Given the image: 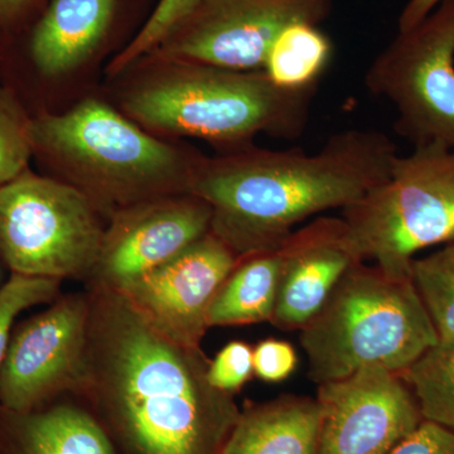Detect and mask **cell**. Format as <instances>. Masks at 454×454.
Here are the masks:
<instances>
[{
    "label": "cell",
    "instance_id": "5bb4252c",
    "mask_svg": "<svg viewBox=\"0 0 454 454\" xmlns=\"http://www.w3.org/2000/svg\"><path fill=\"white\" fill-rule=\"evenodd\" d=\"M280 271L270 324L301 330L321 309L349 268L364 262L342 217L319 216L279 247Z\"/></svg>",
    "mask_w": 454,
    "mask_h": 454
},
{
    "label": "cell",
    "instance_id": "2e32d148",
    "mask_svg": "<svg viewBox=\"0 0 454 454\" xmlns=\"http://www.w3.org/2000/svg\"><path fill=\"white\" fill-rule=\"evenodd\" d=\"M319 427L317 399L288 394L241 411L221 454H318Z\"/></svg>",
    "mask_w": 454,
    "mask_h": 454
},
{
    "label": "cell",
    "instance_id": "9c48e42d",
    "mask_svg": "<svg viewBox=\"0 0 454 454\" xmlns=\"http://www.w3.org/2000/svg\"><path fill=\"white\" fill-rule=\"evenodd\" d=\"M333 7V0H200L146 56L223 70H262L283 29L294 23L319 25Z\"/></svg>",
    "mask_w": 454,
    "mask_h": 454
},
{
    "label": "cell",
    "instance_id": "277c9868",
    "mask_svg": "<svg viewBox=\"0 0 454 454\" xmlns=\"http://www.w3.org/2000/svg\"><path fill=\"white\" fill-rule=\"evenodd\" d=\"M300 342L317 385L380 365L404 372L439 343L411 276L357 262L301 328Z\"/></svg>",
    "mask_w": 454,
    "mask_h": 454
},
{
    "label": "cell",
    "instance_id": "ac0fdd59",
    "mask_svg": "<svg viewBox=\"0 0 454 454\" xmlns=\"http://www.w3.org/2000/svg\"><path fill=\"white\" fill-rule=\"evenodd\" d=\"M279 271L278 249L239 260L212 301L207 313L208 328L270 322Z\"/></svg>",
    "mask_w": 454,
    "mask_h": 454
},
{
    "label": "cell",
    "instance_id": "8fae6325",
    "mask_svg": "<svg viewBox=\"0 0 454 454\" xmlns=\"http://www.w3.org/2000/svg\"><path fill=\"white\" fill-rule=\"evenodd\" d=\"M316 399L318 454H391L424 420L402 376L380 365L318 385Z\"/></svg>",
    "mask_w": 454,
    "mask_h": 454
},
{
    "label": "cell",
    "instance_id": "4316f807",
    "mask_svg": "<svg viewBox=\"0 0 454 454\" xmlns=\"http://www.w3.org/2000/svg\"><path fill=\"white\" fill-rule=\"evenodd\" d=\"M391 454H454V432L437 423L423 420Z\"/></svg>",
    "mask_w": 454,
    "mask_h": 454
},
{
    "label": "cell",
    "instance_id": "603a6c76",
    "mask_svg": "<svg viewBox=\"0 0 454 454\" xmlns=\"http://www.w3.org/2000/svg\"><path fill=\"white\" fill-rule=\"evenodd\" d=\"M199 2L200 0H160L138 35L125 47L121 55L114 59L110 65V71L114 74L121 73L125 68L136 64L138 59L149 55L163 40L164 35Z\"/></svg>",
    "mask_w": 454,
    "mask_h": 454
},
{
    "label": "cell",
    "instance_id": "7c38bea8",
    "mask_svg": "<svg viewBox=\"0 0 454 454\" xmlns=\"http://www.w3.org/2000/svg\"><path fill=\"white\" fill-rule=\"evenodd\" d=\"M211 220L208 203L191 193L114 212L90 282L121 291L207 235Z\"/></svg>",
    "mask_w": 454,
    "mask_h": 454
},
{
    "label": "cell",
    "instance_id": "d6986e66",
    "mask_svg": "<svg viewBox=\"0 0 454 454\" xmlns=\"http://www.w3.org/2000/svg\"><path fill=\"white\" fill-rule=\"evenodd\" d=\"M333 51V42L316 25L294 23L273 42L262 70L279 88H315L330 64Z\"/></svg>",
    "mask_w": 454,
    "mask_h": 454
},
{
    "label": "cell",
    "instance_id": "5b68a950",
    "mask_svg": "<svg viewBox=\"0 0 454 454\" xmlns=\"http://www.w3.org/2000/svg\"><path fill=\"white\" fill-rule=\"evenodd\" d=\"M28 130L32 145L109 217L136 203L188 193L202 158L186 157L95 100L59 115L43 114L28 122Z\"/></svg>",
    "mask_w": 454,
    "mask_h": 454
},
{
    "label": "cell",
    "instance_id": "8992f818",
    "mask_svg": "<svg viewBox=\"0 0 454 454\" xmlns=\"http://www.w3.org/2000/svg\"><path fill=\"white\" fill-rule=\"evenodd\" d=\"M340 217L364 262L411 276L418 253L454 241V149L423 145L397 155L389 177Z\"/></svg>",
    "mask_w": 454,
    "mask_h": 454
},
{
    "label": "cell",
    "instance_id": "cb8c5ba5",
    "mask_svg": "<svg viewBox=\"0 0 454 454\" xmlns=\"http://www.w3.org/2000/svg\"><path fill=\"white\" fill-rule=\"evenodd\" d=\"M28 122L7 98L0 97V186L26 172L33 148Z\"/></svg>",
    "mask_w": 454,
    "mask_h": 454
},
{
    "label": "cell",
    "instance_id": "3957f363",
    "mask_svg": "<svg viewBox=\"0 0 454 454\" xmlns=\"http://www.w3.org/2000/svg\"><path fill=\"white\" fill-rule=\"evenodd\" d=\"M163 73L125 97L128 115L148 129L196 137L232 146H252L267 133L295 138L303 133L315 88H279L264 70L232 71L210 66L164 62Z\"/></svg>",
    "mask_w": 454,
    "mask_h": 454
},
{
    "label": "cell",
    "instance_id": "44dd1931",
    "mask_svg": "<svg viewBox=\"0 0 454 454\" xmlns=\"http://www.w3.org/2000/svg\"><path fill=\"white\" fill-rule=\"evenodd\" d=\"M411 279L437 330L439 343L454 342V241L414 259Z\"/></svg>",
    "mask_w": 454,
    "mask_h": 454
},
{
    "label": "cell",
    "instance_id": "484cf974",
    "mask_svg": "<svg viewBox=\"0 0 454 454\" xmlns=\"http://www.w3.org/2000/svg\"><path fill=\"white\" fill-rule=\"evenodd\" d=\"M298 365L297 352L288 340L267 339L253 348L254 375L265 382H282Z\"/></svg>",
    "mask_w": 454,
    "mask_h": 454
},
{
    "label": "cell",
    "instance_id": "ba28073f",
    "mask_svg": "<svg viewBox=\"0 0 454 454\" xmlns=\"http://www.w3.org/2000/svg\"><path fill=\"white\" fill-rule=\"evenodd\" d=\"M365 85L393 104L396 131L414 146L454 149V0L399 32L373 59Z\"/></svg>",
    "mask_w": 454,
    "mask_h": 454
},
{
    "label": "cell",
    "instance_id": "4fadbf2b",
    "mask_svg": "<svg viewBox=\"0 0 454 454\" xmlns=\"http://www.w3.org/2000/svg\"><path fill=\"white\" fill-rule=\"evenodd\" d=\"M240 259L210 231L119 292L160 333L201 348L212 301Z\"/></svg>",
    "mask_w": 454,
    "mask_h": 454
},
{
    "label": "cell",
    "instance_id": "e0dca14e",
    "mask_svg": "<svg viewBox=\"0 0 454 454\" xmlns=\"http://www.w3.org/2000/svg\"><path fill=\"white\" fill-rule=\"evenodd\" d=\"M115 7L116 0H52L32 35L41 73L56 76L85 61L106 37Z\"/></svg>",
    "mask_w": 454,
    "mask_h": 454
},
{
    "label": "cell",
    "instance_id": "30bf717a",
    "mask_svg": "<svg viewBox=\"0 0 454 454\" xmlns=\"http://www.w3.org/2000/svg\"><path fill=\"white\" fill-rule=\"evenodd\" d=\"M89 298H57L49 309L17 325L0 370V405L29 411L61 394H80L86 376Z\"/></svg>",
    "mask_w": 454,
    "mask_h": 454
},
{
    "label": "cell",
    "instance_id": "83f0119b",
    "mask_svg": "<svg viewBox=\"0 0 454 454\" xmlns=\"http://www.w3.org/2000/svg\"><path fill=\"white\" fill-rule=\"evenodd\" d=\"M442 2L443 0H409L399 17V32L419 25Z\"/></svg>",
    "mask_w": 454,
    "mask_h": 454
},
{
    "label": "cell",
    "instance_id": "52a82bcc",
    "mask_svg": "<svg viewBox=\"0 0 454 454\" xmlns=\"http://www.w3.org/2000/svg\"><path fill=\"white\" fill-rule=\"evenodd\" d=\"M79 188L23 172L0 186V258L12 273L91 279L106 227Z\"/></svg>",
    "mask_w": 454,
    "mask_h": 454
},
{
    "label": "cell",
    "instance_id": "f1b7e54d",
    "mask_svg": "<svg viewBox=\"0 0 454 454\" xmlns=\"http://www.w3.org/2000/svg\"><path fill=\"white\" fill-rule=\"evenodd\" d=\"M33 0H0V22H11L31 5Z\"/></svg>",
    "mask_w": 454,
    "mask_h": 454
},
{
    "label": "cell",
    "instance_id": "6da1fadb",
    "mask_svg": "<svg viewBox=\"0 0 454 454\" xmlns=\"http://www.w3.org/2000/svg\"><path fill=\"white\" fill-rule=\"evenodd\" d=\"M80 395L118 454H221L240 409L215 389L210 360L160 333L116 289L90 282Z\"/></svg>",
    "mask_w": 454,
    "mask_h": 454
},
{
    "label": "cell",
    "instance_id": "7a4b0ae2",
    "mask_svg": "<svg viewBox=\"0 0 454 454\" xmlns=\"http://www.w3.org/2000/svg\"><path fill=\"white\" fill-rule=\"evenodd\" d=\"M397 155L387 134L365 129L334 134L313 154L252 145L201 158L188 193L208 203L212 234L245 258L279 249L298 223L358 201L389 177Z\"/></svg>",
    "mask_w": 454,
    "mask_h": 454
},
{
    "label": "cell",
    "instance_id": "ffe728a7",
    "mask_svg": "<svg viewBox=\"0 0 454 454\" xmlns=\"http://www.w3.org/2000/svg\"><path fill=\"white\" fill-rule=\"evenodd\" d=\"M400 376L413 393L424 420L454 432V342L438 343Z\"/></svg>",
    "mask_w": 454,
    "mask_h": 454
},
{
    "label": "cell",
    "instance_id": "9a60e30c",
    "mask_svg": "<svg viewBox=\"0 0 454 454\" xmlns=\"http://www.w3.org/2000/svg\"><path fill=\"white\" fill-rule=\"evenodd\" d=\"M52 403L29 411L0 405V454H118L89 409Z\"/></svg>",
    "mask_w": 454,
    "mask_h": 454
},
{
    "label": "cell",
    "instance_id": "d4e9b609",
    "mask_svg": "<svg viewBox=\"0 0 454 454\" xmlns=\"http://www.w3.org/2000/svg\"><path fill=\"white\" fill-rule=\"evenodd\" d=\"M253 348L245 340H231L221 349L208 366V381L223 393H239L252 379Z\"/></svg>",
    "mask_w": 454,
    "mask_h": 454
},
{
    "label": "cell",
    "instance_id": "7402d4cb",
    "mask_svg": "<svg viewBox=\"0 0 454 454\" xmlns=\"http://www.w3.org/2000/svg\"><path fill=\"white\" fill-rule=\"evenodd\" d=\"M61 280L53 278L29 277L12 273L0 288V370L13 333L17 317L23 310L50 303L59 298Z\"/></svg>",
    "mask_w": 454,
    "mask_h": 454
}]
</instances>
